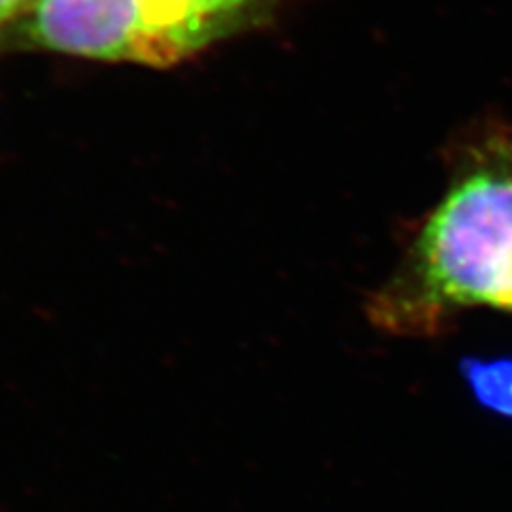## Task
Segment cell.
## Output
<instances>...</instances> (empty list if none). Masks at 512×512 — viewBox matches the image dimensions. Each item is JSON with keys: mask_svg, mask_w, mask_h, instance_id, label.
I'll return each instance as SVG.
<instances>
[{"mask_svg": "<svg viewBox=\"0 0 512 512\" xmlns=\"http://www.w3.org/2000/svg\"><path fill=\"white\" fill-rule=\"evenodd\" d=\"M512 312V126L485 122L455 141L440 201L367 303L372 323L402 338L444 333L455 316Z\"/></svg>", "mask_w": 512, "mask_h": 512, "instance_id": "6da1fadb", "label": "cell"}, {"mask_svg": "<svg viewBox=\"0 0 512 512\" xmlns=\"http://www.w3.org/2000/svg\"><path fill=\"white\" fill-rule=\"evenodd\" d=\"M20 35L41 50L165 69L233 32L182 0H35Z\"/></svg>", "mask_w": 512, "mask_h": 512, "instance_id": "7a4b0ae2", "label": "cell"}, {"mask_svg": "<svg viewBox=\"0 0 512 512\" xmlns=\"http://www.w3.org/2000/svg\"><path fill=\"white\" fill-rule=\"evenodd\" d=\"M227 26L233 35L274 18L286 0H182Z\"/></svg>", "mask_w": 512, "mask_h": 512, "instance_id": "3957f363", "label": "cell"}, {"mask_svg": "<svg viewBox=\"0 0 512 512\" xmlns=\"http://www.w3.org/2000/svg\"><path fill=\"white\" fill-rule=\"evenodd\" d=\"M468 382L478 402L502 414L512 416V361L498 359L489 363H470Z\"/></svg>", "mask_w": 512, "mask_h": 512, "instance_id": "277c9868", "label": "cell"}, {"mask_svg": "<svg viewBox=\"0 0 512 512\" xmlns=\"http://www.w3.org/2000/svg\"><path fill=\"white\" fill-rule=\"evenodd\" d=\"M26 3L28 0H0V26L9 22Z\"/></svg>", "mask_w": 512, "mask_h": 512, "instance_id": "5b68a950", "label": "cell"}]
</instances>
